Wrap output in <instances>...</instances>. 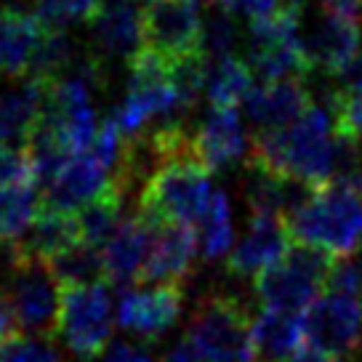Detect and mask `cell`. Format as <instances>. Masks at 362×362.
Wrapping results in <instances>:
<instances>
[{
    "label": "cell",
    "instance_id": "1",
    "mask_svg": "<svg viewBox=\"0 0 362 362\" xmlns=\"http://www.w3.org/2000/svg\"><path fill=\"white\" fill-rule=\"evenodd\" d=\"M341 136L330 107L312 104L309 112L283 131H267L253 139L248 165L274 176L304 184L309 189L325 187L339 176Z\"/></svg>",
    "mask_w": 362,
    "mask_h": 362
},
{
    "label": "cell",
    "instance_id": "2",
    "mask_svg": "<svg viewBox=\"0 0 362 362\" xmlns=\"http://www.w3.org/2000/svg\"><path fill=\"white\" fill-rule=\"evenodd\" d=\"M285 226L296 245L322 250L330 259L351 256L362 243V189L346 181L317 187L285 216Z\"/></svg>",
    "mask_w": 362,
    "mask_h": 362
},
{
    "label": "cell",
    "instance_id": "3",
    "mask_svg": "<svg viewBox=\"0 0 362 362\" xmlns=\"http://www.w3.org/2000/svg\"><path fill=\"white\" fill-rule=\"evenodd\" d=\"M211 170L197 160L160 165L139 189V216L152 224H181L194 229L214 200Z\"/></svg>",
    "mask_w": 362,
    "mask_h": 362
},
{
    "label": "cell",
    "instance_id": "4",
    "mask_svg": "<svg viewBox=\"0 0 362 362\" xmlns=\"http://www.w3.org/2000/svg\"><path fill=\"white\" fill-rule=\"evenodd\" d=\"M248 306L238 296L216 291L205 293L189 317L187 344L194 349L200 362H253Z\"/></svg>",
    "mask_w": 362,
    "mask_h": 362
},
{
    "label": "cell",
    "instance_id": "5",
    "mask_svg": "<svg viewBox=\"0 0 362 362\" xmlns=\"http://www.w3.org/2000/svg\"><path fill=\"white\" fill-rule=\"evenodd\" d=\"M330 269L333 259L328 253L306 245H291L283 259L256 277L253 291L264 309L306 315L309 306L328 288Z\"/></svg>",
    "mask_w": 362,
    "mask_h": 362
},
{
    "label": "cell",
    "instance_id": "6",
    "mask_svg": "<svg viewBox=\"0 0 362 362\" xmlns=\"http://www.w3.org/2000/svg\"><path fill=\"white\" fill-rule=\"evenodd\" d=\"M11 272L3 293L11 298L16 317L22 322L24 339L51 341L59 336V315H62V285L51 274L48 264L35 256H27L11 245L8 253Z\"/></svg>",
    "mask_w": 362,
    "mask_h": 362
},
{
    "label": "cell",
    "instance_id": "7",
    "mask_svg": "<svg viewBox=\"0 0 362 362\" xmlns=\"http://www.w3.org/2000/svg\"><path fill=\"white\" fill-rule=\"evenodd\" d=\"M115 317L117 309L104 283L62 291L59 336L78 360L93 362L102 357L112 339Z\"/></svg>",
    "mask_w": 362,
    "mask_h": 362
},
{
    "label": "cell",
    "instance_id": "8",
    "mask_svg": "<svg viewBox=\"0 0 362 362\" xmlns=\"http://www.w3.org/2000/svg\"><path fill=\"white\" fill-rule=\"evenodd\" d=\"M298 16L301 13L283 11L267 22L250 24L248 64L267 80H298L312 69Z\"/></svg>",
    "mask_w": 362,
    "mask_h": 362
},
{
    "label": "cell",
    "instance_id": "9",
    "mask_svg": "<svg viewBox=\"0 0 362 362\" xmlns=\"http://www.w3.org/2000/svg\"><path fill=\"white\" fill-rule=\"evenodd\" d=\"M306 346L330 357L346 360L362 344V301L341 293H322L304 315Z\"/></svg>",
    "mask_w": 362,
    "mask_h": 362
},
{
    "label": "cell",
    "instance_id": "10",
    "mask_svg": "<svg viewBox=\"0 0 362 362\" xmlns=\"http://www.w3.org/2000/svg\"><path fill=\"white\" fill-rule=\"evenodd\" d=\"M203 22L192 0H144V48L165 62H181L200 51Z\"/></svg>",
    "mask_w": 362,
    "mask_h": 362
},
{
    "label": "cell",
    "instance_id": "11",
    "mask_svg": "<svg viewBox=\"0 0 362 362\" xmlns=\"http://www.w3.org/2000/svg\"><path fill=\"white\" fill-rule=\"evenodd\" d=\"M110 194L125 197L117 189L112 173L104 168L90 152H80V155H72L59 168L57 176L40 189V200H43L45 211L78 216L83 208H88L96 200L110 197Z\"/></svg>",
    "mask_w": 362,
    "mask_h": 362
},
{
    "label": "cell",
    "instance_id": "12",
    "mask_svg": "<svg viewBox=\"0 0 362 362\" xmlns=\"http://www.w3.org/2000/svg\"><path fill=\"white\" fill-rule=\"evenodd\" d=\"M181 315V288L141 285L125 288L117 301V325L144 341H158Z\"/></svg>",
    "mask_w": 362,
    "mask_h": 362
},
{
    "label": "cell",
    "instance_id": "13",
    "mask_svg": "<svg viewBox=\"0 0 362 362\" xmlns=\"http://www.w3.org/2000/svg\"><path fill=\"white\" fill-rule=\"evenodd\" d=\"M149 226H152V240H149V256L141 283L181 288V283L192 274L194 259L200 256L194 229L181 224H152V221Z\"/></svg>",
    "mask_w": 362,
    "mask_h": 362
},
{
    "label": "cell",
    "instance_id": "14",
    "mask_svg": "<svg viewBox=\"0 0 362 362\" xmlns=\"http://www.w3.org/2000/svg\"><path fill=\"white\" fill-rule=\"evenodd\" d=\"M93 43L104 59H131L144 48V3L141 0H102L90 22Z\"/></svg>",
    "mask_w": 362,
    "mask_h": 362
},
{
    "label": "cell",
    "instance_id": "15",
    "mask_svg": "<svg viewBox=\"0 0 362 362\" xmlns=\"http://www.w3.org/2000/svg\"><path fill=\"white\" fill-rule=\"evenodd\" d=\"M312 107L309 90L301 80H264L256 83L245 99V115L250 123L259 125V134L283 131L301 120Z\"/></svg>",
    "mask_w": 362,
    "mask_h": 362
},
{
    "label": "cell",
    "instance_id": "16",
    "mask_svg": "<svg viewBox=\"0 0 362 362\" xmlns=\"http://www.w3.org/2000/svg\"><path fill=\"white\" fill-rule=\"evenodd\" d=\"M291 250V232L285 218L253 216L245 238L226 259V269L235 277H259Z\"/></svg>",
    "mask_w": 362,
    "mask_h": 362
},
{
    "label": "cell",
    "instance_id": "17",
    "mask_svg": "<svg viewBox=\"0 0 362 362\" xmlns=\"http://www.w3.org/2000/svg\"><path fill=\"white\" fill-rule=\"evenodd\" d=\"M304 43L312 69H322L330 78H344L362 51L360 22L325 13V19L304 37Z\"/></svg>",
    "mask_w": 362,
    "mask_h": 362
},
{
    "label": "cell",
    "instance_id": "18",
    "mask_svg": "<svg viewBox=\"0 0 362 362\" xmlns=\"http://www.w3.org/2000/svg\"><path fill=\"white\" fill-rule=\"evenodd\" d=\"M192 149L205 170H221L245 155V131L238 110H211L192 131Z\"/></svg>",
    "mask_w": 362,
    "mask_h": 362
},
{
    "label": "cell",
    "instance_id": "19",
    "mask_svg": "<svg viewBox=\"0 0 362 362\" xmlns=\"http://www.w3.org/2000/svg\"><path fill=\"white\" fill-rule=\"evenodd\" d=\"M45 27L35 13L0 8V78H30Z\"/></svg>",
    "mask_w": 362,
    "mask_h": 362
},
{
    "label": "cell",
    "instance_id": "20",
    "mask_svg": "<svg viewBox=\"0 0 362 362\" xmlns=\"http://www.w3.org/2000/svg\"><path fill=\"white\" fill-rule=\"evenodd\" d=\"M48 86L43 80L24 78L0 93V141L8 147L24 149L27 139L37 128L48 99Z\"/></svg>",
    "mask_w": 362,
    "mask_h": 362
},
{
    "label": "cell",
    "instance_id": "21",
    "mask_svg": "<svg viewBox=\"0 0 362 362\" xmlns=\"http://www.w3.org/2000/svg\"><path fill=\"white\" fill-rule=\"evenodd\" d=\"M149 240L152 226L136 214L131 218H123L112 238L102 248L104 274L115 285H128L134 280H141L149 256Z\"/></svg>",
    "mask_w": 362,
    "mask_h": 362
},
{
    "label": "cell",
    "instance_id": "22",
    "mask_svg": "<svg viewBox=\"0 0 362 362\" xmlns=\"http://www.w3.org/2000/svg\"><path fill=\"white\" fill-rule=\"evenodd\" d=\"M250 339L259 362H298L306 351L304 317L261 309L250 322Z\"/></svg>",
    "mask_w": 362,
    "mask_h": 362
},
{
    "label": "cell",
    "instance_id": "23",
    "mask_svg": "<svg viewBox=\"0 0 362 362\" xmlns=\"http://www.w3.org/2000/svg\"><path fill=\"white\" fill-rule=\"evenodd\" d=\"M80 240L83 238H80L78 216L40 208L35 224L30 226V232L24 235V240L16 243V248L22 250V253H27V256L48 261L54 259V256H59L62 250L78 245Z\"/></svg>",
    "mask_w": 362,
    "mask_h": 362
},
{
    "label": "cell",
    "instance_id": "24",
    "mask_svg": "<svg viewBox=\"0 0 362 362\" xmlns=\"http://www.w3.org/2000/svg\"><path fill=\"white\" fill-rule=\"evenodd\" d=\"M250 90H253V75L245 59L224 57L214 62L208 59L205 96L214 104V110H238V104H245Z\"/></svg>",
    "mask_w": 362,
    "mask_h": 362
},
{
    "label": "cell",
    "instance_id": "25",
    "mask_svg": "<svg viewBox=\"0 0 362 362\" xmlns=\"http://www.w3.org/2000/svg\"><path fill=\"white\" fill-rule=\"evenodd\" d=\"M40 208H43V200H40V187L35 181L3 187L0 189V240L8 245H16L19 240H24Z\"/></svg>",
    "mask_w": 362,
    "mask_h": 362
},
{
    "label": "cell",
    "instance_id": "26",
    "mask_svg": "<svg viewBox=\"0 0 362 362\" xmlns=\"http://www.w3.org/2000/svg\"><path fill=\"white\" fill-rule=\"evenodd\" d=\"M194 238H197V250L205 261H218L224 256L229 259V253L235 250L232 211H229V200L221 189H216L208 211L194 226Z\"/></svg>",
    "mask_w": 362,
    "mask_h": 362
},
{
    "label": "cell",
    "instance_id": "27",
    "mask_svg": "<svg viewBox=\"0 0 362 362\" xmlns=\"http://www.w3.org/2000/svg\"><path fill=\"white\" fill-rule=\"evenodd\" d=\"M51 274L57 277V283L64 288H86V285H99L104 283V259L102 250L88 245L80 240L78 245L62 250L59 256L45 261Z\"/></svg>",
    "mask_w": 362,
    "mask_h": 362
},
{
    "label": "cell",
    "instance_id": "28",
    "mask_svg": "<svg viewBox=\"0 0 362 362\" xmlns=\"http://www.w3.org/2000/svg\"><path fill=\"white\" fill-rule=\"evenodd\" d=\"M123 197L120 194H110L102 197L93 205L83 208L78 214V226L83 243H88L93 248L102 250L107 245V240L117 232V226L123 224Z\"/></svg>",
    "mask_w": 362,
    "mask_h": 362
},
{
    "label": "cell",
    "instance_id": "29",
    "mask_svg": "<svg viewBox=\"0 0 362 362\" xmlns=\"http://www.w3.org/2000/svg\"><path fill=\"white\" fill-rule=\"evenodd\" d=\"M102 8V0H35V16L45 30L67 33L69 24L93 22Z\"/></svg>",
    "mask_w": 362,
    "mask_h": 362
},
{
    "label": "cell",
    "instance_id": "30",
    "mask_svg": "<svg viewBox=\"0 0 362 362\" xmlns=\"http://www.w3.org/2000/svg\"><path fill=\"white\" fill-rule=\"evenodd\" d=\"M235 43H238V27L229 11H216L208 22H203V35H200V51L205 59H224L235 57Z\"/></svg>",
    "mask_w": 362,
    "mask_h": 362
},
{
    "label": "cell",
    "instance_id": "31",
    "mask_svg": "<svg viewBox=\"0 0 362 362\" xmlns=\"http://www.w3.org/2000/svg\"><path fill=\"white\" fill-rule=\"evenodd\" d=\"M330 112L336 120L341 136H349L354 141H362V96L357 93H346L339 90L333 99H330Z\"/></svg>",
    "mask_w": 362,
    "mask_h": 362
},
{
    "label": "cell",
    "instance_id": "32",
    "mask_svg": "<svg viewBox=\"0 0 362 362\" xmlns=\"http://www.w3.org/2000/svg\"><path fill=\"white\" fill-rule=\"evenodd\" d=\"M328 291L362 301V253H351V256L333 261Z\"/></svg>",
    "mask_w": 362,
    "mask_h": 362
},
{
    "label": "cell",
    "instance_id": "33",
    "mask_svg": "<svg viewBox=\"0 0 362 362\" xmlns=\"http://www.w3.org/2000/svg\"><path fill=\"white\" fill-rule=\"evenodd\" d=\"M3 362H62V354L45 341L22 339L3 351Z\"/></svg>",
    "mask_w": 362,
    "mask_h": 362
},
{
    "label": "cell",
    "instance_id": "34",
    "mask_svg": "<svg viewBox=\"0 0 362 362\" xmlns=\"http://www.w3.org/2000/svg\"><path fill=\"white\" fill-rule=\"evenodd\" d=\"M221 3V8L229 11L232 16L240 13V16H245L253 22H267L272 16H277V13H283V0H218Z\"/></svg>",
    "mask_w": 362,
    "mask_h": 362
},
{
    "label": "cell",
    "instance_id": "35",
    "mask_svg": "<svg viewBox=\"0 0 362 362\" xmlns=\"http://www.w3.org/2000/svg\"><path fill=\"white\" fill-rule=\"evenodd\" d=\"M24 339L22 322L16 317V309H13L11 298L0 291V351H6L8 346H13L16 341Z\"/></svg>",
    "mask_w": 362,
    "mask_h": 362
},
{
    "label": "cell",
    "instance_id": "36",
    "mask_svg": "<svg viewBox=\"0 0 362 362\" xmlns=\"http://www.w3.org/2000/svg\"><path fill=\"white\" fill-rule=\"evenodd\" d=\"M102 362H152L149 351L139 349L134 344H115L112 349L104 354Z\"/></svg>",
    "mask_w": 362,
    "mask_h": 362
},
{
    "label": "cell",
    "instance_id": "37",
    "mask_svg": "<svg viewBox=\"0 0 362 362\" xmlns=\"http://www.w3.org/2000/svg\"><path fill=\"white\" fill-rule=\"evenodd\" d=\"M346 93H357V96H362V51L360 57H357V62L351 64V69L344 75V88Z\"/></svg>",
    "mask_w": 362,
    "mask_h": 362
},
{
    "label": "cell",
    "instance_id": "38",
    "mask_svg": "<svg viewBox=\"0 0 362 362\" xmlns=\"http://www.w3.org/2000/svg\"><path fill=\"white\" fill-rule=\"evenodd\" d=\"M163 362H200V357H197L192 346L184 341V344H179V346H173V349L163 357Z\"/></svg>",
    "mask_w": 362,
    "mask_h": 362
},
{
    "label": "cell",
    "instance_id": "39",
    "mask_svg": "<svg viewBox=\"0 0 362 362\" xmlns=\"http://www.w3.org/2000/svg\"><path fill=\"white\" fill-rule=\"evenodd\" d=\"M298 362H341V360H330V357H322V354H315V351L306 346V351L298 357Z\"/></svg>",
    "mask_w": 362,
    "mask_h": 362
},
{
    "label": "cell",
    "instance_id": "40",
    "mask_svg": "<svg viewBox=\"0 0 362 362\" xmlns=\"http://www.w3.org/2000/svg\"><path fill=\"white\" fill-rule=\"evenodd\" d=\"M192 3H194V6H197V3H203V0H192Z\"/></svg>",
    "mask_w": 362,
    "mask_h": 362
},
{
    "label": "cell",
    "instance_id": "41",
    "mask_svg": "<svg viewBox=\"0 0 362 362\" xmlns=\"http://www.w3.org/2000/svg\"><path fill=\"white\" fill-rule=\"evenodd\" d=\"M0 362H3V351H0Z\"/></svg>",
    "mask_w": 362,
    "mask_h": 362
}]
</instances>
